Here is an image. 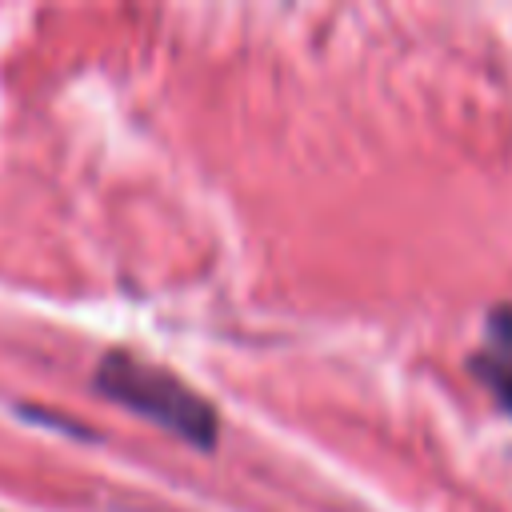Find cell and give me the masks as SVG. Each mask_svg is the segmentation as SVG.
<instances>
[{
	"label": "cell",
	"instance_id": "obj_1",
	"mask_svg": "<svg viewBox=\"0 0 512 512\" xmlns=\"http://www.w3.org/2000/svg\"><path fill=\"white\" fill-rule=\"evenodd\" d=\"M96 388L200 448H212L216 440V412L188 384H180L156 364H144L128 352H108L96 364Z\"/></svg>",
	"mask_w": 512,
	"mask_h": 512
},
{
	"label": "cell",
	"instance_id": "obj_2",
	"mask_svg": "<svg viewBox=\"0 0 512 512\" xmlns=\"http://www.w3.org/2000/svg\"><path fill=\"white\" fill-rule=\"evenodd\" d=\"M476 372L488 380V388L500 396L504 408H512V352H496V356H480Z\"/></svg>",
	"mask_w": 512,
	"mask_h": 512
}]
</instances>
